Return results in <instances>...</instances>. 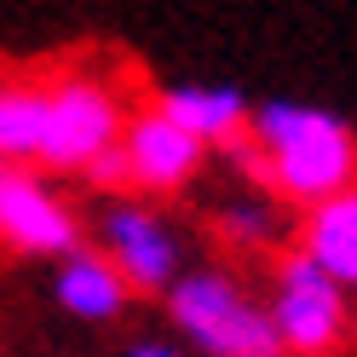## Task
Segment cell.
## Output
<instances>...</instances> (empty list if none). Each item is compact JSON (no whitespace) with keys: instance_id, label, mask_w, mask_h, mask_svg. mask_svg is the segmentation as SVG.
Here are the masks:
<instances>
[{"instance_id":"1","label":"cell","mask_w":357,"mask_h":357,"mask_svg":"<svg viewBox=\"0 0 357 357\" xmlns=\"http://www.w3.org/2000/svg\"><path fill=\"white\" fill-rule=\"evenodd\" d=\"M231 155H242V167L271 196L282 202H323V196L357 185V132L317 104H294V98H271L248 109L242 139L225 144Z\"/></svg>"},{"instance_id":"2","label":"cell","mask_w":357,"mask_h":357,"mask_svg":"<svg viewBox=\"0 0 357 357\" xmlns=\"http://www.w3.org/2000/svg\"><path fill=\"white\" fill-rule=\"evenodd\" d=\"M167 311L208 357H248L277 346L265 305H254V294L225 271H178L167 282Z\"/></svg>"},{"instance_id":"3","label":"cell","mask_w":357,"mask_h":357,"mask_svg":"<svg viewBox=\"0 0 357 357\" xmlns=\"http://www.w3.org/2000/svg\"><path fill=\"white\" fill-rule=\"evenodd\" d=\"M47 93V116H40V150H35V167H52V173H81L93 155H104L109 144L121 139V121H127V104L109 81L98 75H58V81H40Z\"/></svg>"},{"instance_id":"4","label":"cell","mask_w":357,"mask_h":357,"mask_svg":"<svg viewBox=\"0 0 357 357\" xmlns=\"http://www.w3.org/2000/svg\"><path fill=\"white\" fill-rule=\"evenodd\" d=\"M265 317H271V334L288 357H323L346 334V288L317 259L288 254L277 265V294L265 305Z\"/></svg>"},{"instance_id":"5","label":"cell","mask_w":357,"mask_h":357,"mask_svg":"<svg viewBox=\"0 0 357 357\" xmlns=\"http://www.w3.org/2000/svg\"><path fill=\"white\" fill-rule=\"evenodd\" d=\"M0 248L63 259L81 248V219L35 162H0Z\"/></svg>"},{"instance_id":"6","label":"cell","mask_w":357,"mask_h":357,"mask_svg":"<svg viewBox=\"0 0 357 357\" xmlns=\"http://www.w3.org/2000/svg\"><path fill=\"white\" fill-rule=\"evenodd\" d=\"M98 242H104L98 254L121 271L132 294H167V282L185 271L178 231L144 202H109L98 213Z\"/></svg>"},{"instance_id":"7","label":"cell","mask_w":357,"mask_h":357,"mask_svg":"<svg viewBox=\"0 0 357 357\" xmlns=\"http://www.w3.org/2000/svg\"><path fill=\"white\" fill-rule=\"evenodd\" d=\"M121 162H127V190H144V196H173L185 190L208 162V144L190 139L178 121H167L162 109H127L121 121Z\"/></svg>"},{"instance_id":"8","label":"cell","mask_w":357,"mask_h":357,"mask_svg":"<svg viewBox=\"0 0 357 357\" xmlns=\"http://www.w3.org/2000/svg\"><path fill=\"white\" fill-rule=\"evenodd\" d=\"M155 109H162L167 121H178L190 132V139H202L208 150L219 144L225 150L231 139H242V127H248V98H242V86H219V81H173L155 93Z\"/></svg>"},{"instance_id":"9","label":"cell","mask_w":357,"mask_h":357,"mask_svg":"<svg viewBox=\"0 0 357 357\" xmlns=\"http://www.w3.org/2000/svg\"><path fill=\"white\" fill-rule=\"evenodd\" d=\"M52 294H58V305L70 311V317H81V323H116L121 311H127V300H132V288L121 282V271H116L98 248H75V254L58 259Z\"/></svg>"},{"instance_id":"10","label":"cell","mask_w":357,"mask_h":357,"mask_svg":"<svg viewBox=\"0 0 357 357\" xmlns=\"http://www.w3.org/2000/svg\"><path fill=\"white\" fill-rule=\"evenodd\" d=\"M300 254L317 259L340 288H357V185H346V190H334V196L305 208Z\"/></svg>"},{"instance_id":"11","label":"cell","mask_w":357,"mask_h":357,"mask_svg":"<svg viewBox=\"0 0 357 357\" xmlns=\"http://www.w3.org/2000/svg\"><path fill=\"white\" fill-rule=\"evenodd\" d=\"M47 93L40 81H0V162H35Z\"/></svg>"},{"instance_id":"12","label":"cell","mask_w":357,"mask_h":357,"mask_svg":"<svg viewBox=\"0 0 357 357\" xmlns=\"http://www.w3.org/2000/svg\"><path fill=\"white\" fill-rule=\"evenodd\" d=\"M282 231V219L271 202H259V196H248V202H225L219 208V236L236 242V248H271Z\"/></svg>"},{"instance_id":"13","label":"cell","mask_w":357,"mask_h":357,"mask_svg":"<svg viewBox=\"0 0 357 357\" xmlns=\"http://www.w3.org/2000/svg\"><path fill=\"white\" fill-rule=\"evenodd\" d=\"M93 185H104V190H127V162H121V144H109L104 155H93V162L81 167Z\"/></svg>"},{"instance_id":"14","label":"cell","mask_w":357,"mask_h":357,"mask_svg":"<svg viewBox=\"0 0 357 357\" xmlns=\"http://www.w3.org/2000/svg\"><path fill=\"white\" fill-rule=\"evenodd\" d=\"M127 357H185V351H178V346H167V340H139Z\"/></svg>"},{"instance_id":"15","label":"cell","mask_w":357,"mask_h":357,"mask_svg":"<svg viewBox=\"0 0 357 357\" xmlns=\"http://www.w3.org/2000/svg\"><path fill=\"white\" fill-rule=\"evenodd\" d=\"M248 357H288V351H282V346H271V351H248Z\"/></svg>"}]
</instances>
